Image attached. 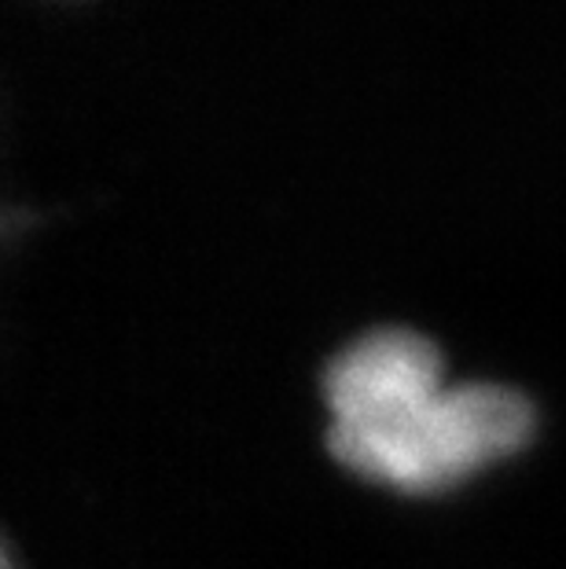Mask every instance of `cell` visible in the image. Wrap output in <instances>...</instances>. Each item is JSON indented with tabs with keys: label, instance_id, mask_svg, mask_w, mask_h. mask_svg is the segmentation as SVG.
Masks as SVG:
<instances>
[{
	"label": "cell",
	"instance_id": "6da1fadb",
	"mask_svg": "<svg viewBox=\"0 0 566 569\" xmlns=\"http://www.w3.org/2000/svg\"><path fill=\"white\" fill-rule=\"evenodd\" d=\"M328 448L354 475L397 492H441L534 438V405L493 382H445L430 338L401 327L346 346L324 375Z\"/></svg>",
	"mask_w": 566,
	"mask_h": 569
},
{
	"label": "cell",
	"instance_id": "7a4b0ae2",
	"mask_svg": "<svg viewBox=\"0 0 566 569\" xmlns=\"http://www.w3.org/2000/svg\"><path fill=\"white\" fill-rule=\"evenodd\" d=\"M8 569H11V566H8Z\"/></svg>",
	"mask_w": 566,
	"mask_h": 569
}]
</instances>
